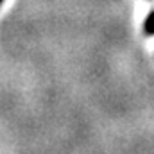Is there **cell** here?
<instances>
[{
  "instance_id": "1",
  "label": "cell",
  "mask_w": 154,
  "mask_h": 154,
  "mask_svg": "<svg viewBox=\"0 0 154 154\" xmlns=\"http://www.w3.org/2000/svg\"><path fill=\"white\" fill-rule=\"evenodd\" d=\"M143 32L149 34V36H152L154 34V11L145 18V22H143Z\"/></svg>"
},
{
  "instance_id": "2",
  "label": "cell",
  "mask_w": 154,
  "mask_h": 154,
  "mask_svg": "<svg viewBox=\"0 0 154 154\" xmlns=\"http://www.w3.org/2000/svg\"><path fill=\"white\" fill-rule=\"evenodd\" d=\"M2 2H4V0H0V4H2Z\"/></svg>"
}]
</instances>
